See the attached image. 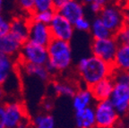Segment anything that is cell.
Masks as SVG:
<instances>
[{"mask_svg":"<svg viewBox=\"0 0 129 128\" xmlns=\"http://www.w3.org/2000/svg\"><path fill=\"white\" fill-rule=\"evenodd\" d=\"M75 69L82 83L88 88L96 82L111 76L114 71L112 65L92 55L79 59Z\"/></svg>","mask_w":129,"mask_h":128,"instance_id":"1","label":"cell"},{"mask_svg":"<svg viewBox=\"0 0 129 128\" xmlns=\"http://www.w3.org/2000/svg\"><path fill=\"white\" fill-rule=\"evenodd\" d=\"M48 60L47 64L51 75L68 71L73 65V50L69 41L52 39L47 46Z\"/></svg>","mask_w":129,"mask_h":128,"instance_id":"2","label":"cell"},{"mask_svg":"<svg viewBox=\"0 0 129 128\" xmlns=\"http://www.w3.org/2000/svg\"><path fill=\"white\" fill-rule=\"evenodd\" d=\"M48 60L47 47L27 40L22 43L17 56V62L23 64L47 66Z\"/></svg>","mask_w":129,"mask_h":128,"instance_id":"3","label":"cell"},{"mask_svg":"<svg viewBox=\"0 0 129 128\" xmlns=\"http://www.w3.org/2000/svg\"><path fill=\"white\" fill-rule=\"evenodd\" d=\"M109 31L115 35L123 26H125L124 6L116 3H108L102 6L98 15Z\"/></svg>","mask_w":129,"mask_h":128,"instance_id":"4","label":"cell"},{"mask_svg":"<svg viewBox=\"0 0 129 128\" xmlns=\"http://www.w3.org/2000/svg\"><path fill=\"white\" fill-rule=\"evenodd\" d=\"M95 113V128H112L119 124V115L109 100L96 101L93 107Z\"/></svg>","mask_w":129,"mask_h":128,"instance_id":"5","label":"cell"},{"mask_svg":"<svg viewBox=\"0 0 129 128\" xmlns=\"http://www.w3.org/2000/svg\"><path fill=\"white\" fill-rule=\"evenodd\" d=\"M5 105V128H17L18 125L29 117L23 102L13 100L4 102Z\"/></svg>","mask_w":129,"mask_h":128,"instance_id":"6","label":"cell"},{"mask_svg":"<svg viewBox=\"0 0 129 128\" xmlns=\"http://www.w3.org/2000/svg\"><path fill=\"white\" fill-rule=\"evenodd\" d=\"M119 44L113 37L101 40H92L91 44V55L112 65Z\"/></svg>","mask_w":129,"mask_h":128,"instance_id":"7","label":"cell"},{"mask_svg":"<svg viewBox=\"0 0 129 128\" xmlns=\"http://www.w3.org/2000/svg\"><path fill=\"white\" fill-rule=\"evenodd\" d=\"M114 82V88L109 100L119 116H124L129 113V85L125 82Z\"/></svg>","mask_w":129,"mask_h":128,"instance_id":"8","label":"cell"},{"mask_svg":"<svg viewBox=\"0 0 129 128\" xmlns=\"http://www.w3.org/2000/svg\"><path fill=\"white\" fill-rule=\"evenodd\" d=\"M52 39L69 41L73 39L75 34L74 24L71 23L68 20L64 18L62 15L56 12L50 23L48 24Z\"/></svg>","mask_w":129,"mask_h":128,"instance_id":"9","label":"cell"},{"mask_svg":"<svg viewBox=\"0 0 129 128\" xmlns=\"http://www.w3.org/2000/svg\"><path fill=\"white\" fill-rule=\"evenodd\" d=\"M28 40L41 46H48V43L52 40V36L48 24L37 22L30 18Z\"/></svg>","mask_w":129,"mask_h":128,"instance_id":"10","label":"cell"},{"mask_svg":"<svg viewBox=\"0 0 129 128\" xmlns=\"http://www.w3.org/2000/svg\"><path fill=\"white\" fill-rule=\"evenodd\" d=\"M56 12L74 24L76 20L84 16L85 6L77 0H67L56 8Z\"/></svg>","mask_w":129,"mask_h":128,"instance_id":"11","label":"cell"},{"mask_svg":"<svg viewBox=\"0 0 129 128\" xmlns=\"http://www.w3.org/2000/svg\"><path fill=\"white\" fill-rule=\"evenodd\" d=\"M29 16L19 14L10 19V29L9 33L14 36L21 43L26 42L29 39Z\"/></svg>","mask_w":129,"mask_h":128,"instance_id":"12","label":"cell"},{"mask_svg":"<svg viewBox=\"0 0 129 128\" xmlns=\"http://www.w3.org/2000/svg\"><path fill=\"white\" fill-rule=\"evenodd\" d=\"M17 72H22L28 77H33L41 82H46L52 78L47 66L23 64L17 62Z\"/></svg>","mask_w":129,"mask_h":128,"instance_id":"13","label":"cell"},{"mask_svg":"<svg viewBox=\"0 0 129 128\" xmlns=\"http://www.w3.org/2000/svg\"><path fill=\"white\" fill-rule=\"evenodd\" d=\"M114 80L111 76H109L90 87L94 100L96 101L109 100L114 88Z\"/></svg>","mask_w":129,"mask_h":128,"instance_id":"14","label":"cell"},{"mask_svg":"<svg viewBox=\"0 0 129 128\" xmlns=\"http://www.w3.org/2000/svg\"><path fill=\"white\" fill-rule=\"evenodd\" d=\"M17 72V59L0 54V84L4 85Z\"/></svg>","mask_w":129,"mask_h":128,"instance_id":"15","label":"cell"},{"mask_svg":"<svg viewBox=\"0 0 129 128\" xmlns=\"http://www.w3.org/2000/svg\"><path fill=\"white\" fill-rule=\"evenodd\" d=\"M93 101H95L91 90L88 87L78 88L75 94L72 98V106L75 111L82 110L85 108L92 106Z\"/></svg>","mask_w":129,"mask_h":128,"instance_id":"16","label":"cell"},{"mask_svg":"<svg viewBox=\"0 0 129 128\" xmlns=\"http://www.w3.org/2000/svg\"><path fill=\"white\" fill-rule=\"evenodd\" d=\"M22 45L20 41L8 32L0 37V54L15 58L20 52Z\"/></svg>","mask_w":129,"mask_h":128,"instance_id":"17","label":"cell"},{"mask_svg":"<svg viewBox=\"0 0 129 128\" xmlns=\"http://www.w3.org/2000/svg\"><path fill=\"white\" fill-rule=\"evenodd\" d=\"M50 89L53 94L56 97L73 98L76 90H78V87L75 82H70V81L56 80L51 82Z\"/></svg>","mask_w":129,"mask_h":128,"instance_id":"18","label":"cell"},{"mask_svg":"<svg viewBox=\"0 0 129 128\" xmlns=\"http://www.w3.org/2000/svg\"><path fill=\"white\" fill-rule=\"evenodd\" d=\"M75 125L77 128H95V113L93 107L75 111Z\"/></svg>","mask_w":129,"mask_h":128,"instance_id":"19","label":"cell"},{"mask_svg":"<svg viewBox=\"0 0 129 128\" xmlns=\"http://www.w3.org/2000/svg\"><path fill=\"white\" fill-rule=\"evenodd\" d=\"M112 66L114 70L129 72V44L119 45Z\"/></svg>","mask_w":129,"mask_h":128,"instance_id":"20","label":"cell"},{"mask_svg":"<svg viewBox=\"0 0 129 128\" xmlns=\"http://www.w3.org/2000/svg\"><path fill=\"white\" fill-rule=\"evenodd\" d=\"M90 32L91 34L92 40H101V39H107L114 36L109 31V29L105 26L99 16L95 17L92 22H91Z\"/></svg>","mask_w":129,"mask_h":128,"instance_id":"21","label":"cell"},{"mask_svg":"<svg viewBox=\"0 0 129 128\" xmlns=\"http://www.w3.org/2000/svg\"><path fill=\"white\" fill-rule=\"evenodd\" d=\"M31 119V128H55L56 121L50 113H40Z\"/></svg>","mask_w":129,"mask_h":128,"instance_id":"22","label":"cell"},{"mask_svg":"<svg viewBox=\"0 0 129 128\" xmlns=\"http://www.w3.org/2000/svg\"><path fill=\"white\" fill-rule=\"evenodd\" d=\"M55 14H56V9H49V10H44V11H36L33 12L29 17L30 19L37 22H42L45 24H49L50 22L52 21L53 17H54Z\"/></svg>","mask_w":129,"mask_h":128,"instance_id":"23","label":"cell"},{"mask_svg":"<svg viewBox=\"0 0 129 128\" xmlns=\"http://www.w3.org/2000/svg\"><path fill=\"white\" fill-rule=\"evenodd\" d=\"M16 4L18 6V9L23 15L30 16L34 12L33 0H16Z\"/></svg>","mask_w":129,"mask_h":128,"instance_id":"24","label":"cell"},{"mask_svg":"<svg viewBox=\"0 0 129 128\" xmlns=\"http://www.w3.org/2000/svg\"><path fill=\"white\" fill-rule=\"evenodd\" d=\"M114 38L119 45L129 44V27L123 26L114 35Z\"/></svg>","mask_w":129,"mask_h":128,"instance_id":"25","label":"cell"},{"mask_svg":"<svg viewBox=\"0 0 129 128\" xmlns=\"http://www.w3.org/2000/svg\"><path fill=\"white\" fill-rule=\"evenodd\" d=\"M33 9L36 11H44L55 9L53 0H33Z\"/></svg>","mask_w":129,"mask_h":128,"instance_id":"26","label":"cell"},{"mask_svg":"<svg viewBox=\"0 0 129 128\" xmlns=\"http://www.w3.org/2000/svg\"><path fill=\"white\" fill-rule=\"evenodd\" d=\"M74 28H75V30H78V31L88 32L90 31V29H91V22L85 16L81 17L75 22Z\"/></svg>","mask_w":129,"mask_h":128,"instance_id":"27","label":"cell"},{"mask_svg":"<svg viewBox=\"0 0 129 128\" xmlns=\"http://www.w3.org/2000/svg\"><path fill=\"white\" fill-rule=\"evenodd\" d=\"M10 29V19L3 13L0 14V37L9 32Z\"/></svg>","mask_w":129,"mask_h":128,"instance_id":"28","label":"cell"},{"mask_svg":"<svg viewBox=\"0 0 129 128\" xmlns=\"http://www.w3.org/2000/svg\"><path fill=\"white\" fill-rule=\"evenodd\" d=\"M53 108H54V103H53L51 99H46L42 101V109L44 112L50 113Z\"/></svg>","mask_w":129,"mask_h":128,"instance_id":"29","label":"cell"},{"mask_svg":"<svg viewBox=\"0 0 129 128\" xmlns=\"http://www.w3.org/2000/svg\"><path fill=\"white\" fill-rule=\"evenodd\" d=\"M88 6H89L90 11H91L93 14H95V15H97V16L99 15L101 9H102V6L96 2H91V4H89Z\"/></svg>","mask_w":129,"mask_h":128,"instance_id":"30","label":"cell"},{"mask_svg":"<svg viewBox=\"0 0 129 128\" xmlns=\"http://www.w3.org/2000/svg\"><path fill=\"white\" fill-rule=\"evenodd\" d=\"M0 128H5V105L0 104Z\"/></svg>","mask_w":129,"mask_h":128,"instance_id":"31","label":"cell"},{"mask_svg":"<svg viewBox=\"0 0 129 128\" xmlns=\"http://www.w3.org/2000/svg\"><path fill=\"white\" fill-rule=\"evenodd\" d=\"M124 18H125V25L129 27V4L124 7Z\"/></svg>","mask_w":129,"mask_h":128,"instance_id":"32","label":"cell"},{"mask_svg":"<svg viewBox=\"0 0 129 128\" xmlns=\"http://www.w3.org/2000/svg\"><path fill=\"white\" fill-rule=\"evenodd\" d=\"M6 96H7V94H6L4 86L0 84V104H1V103H4Z\"/></svg>","mask_w":129,"mask_h":128,"instance_id":"33","label":"cell"},{"mask_svg":"<svg viewBox=\"0 0 129 128\" xmlns=\"http://www.w3.org/2000/svg\"><path fill=\"white\" fill-rule=\"evenodd\" d=\"M53 1H54L55 9H56V7H58L61 4H63V3H64V1H67V0H53Z\"/></svg>","mask_w":129,"mask_h":128,"instance_id":"34","label":"cell"},{"mask_svg":"<svg viewBox=\"0 0 129 128\" xmlns=\"http://www.w3.org/2000/svg\"><path fill=\"white\" fill-rule=\"evenodd\" d=\"M92 2H96L98 3V4L101 5V6H105L106 4H108L109 3V0H92Z\"/></svg>","mask_w":129,"mask_h":128,"instance_id":"35","label":"cell"},{"mask_svg":"<svg viewBox=\"0 0 129 128\" xmlns=\"http://www.w3.org/2000/svg\"><path fill=\"white\" fill-rule=\"evenodd\" d=\"M77 1H79V2H80L81 4H83V6H88L89 4H91V3L92 2V0H77Z\"/></svg>","mask_w":129,"mask_h":128,"instance_id":"36","label":"cell"},{"mask_svg":"<svg viewBox=\"0 0 129 128\" xmlns=\"http://www.w3.org/2000/svg\"><path fill=\"white\" fill-rule=\"evenodd\" d=\"M5 9V0H0V14L3 13Z\"/></svg>","mask_w":129,"mask_h":128,"instance_id":"37","label":"cell"},{"mask_svg":"<svg viewBox=\"0 0 129 128\" xmlns=\"http://www.w3.org/2000/svg\"><path fill=\"white\" fill-rule=\"evenodd\" d=\"M126 82L129 85V72H126Z\"/></svg>","mask_w":129,"mask_h":128,"instance_id":"38","label":"cell"},{"mask_svg":"<svg viewBox=\"0 0 129 128\" xmlns=\"http://www.w3.org/2000/svg\"><path fill=\"white\" fill-rule=\"evenodd\" d=\"M112 128H125V127H124V126H122V125H121V124H117V125H116V126H114V127H112Z\"/></svg>","mask_w":129,"mask_h":128,"instance_id":"39","label":"cell"}]
</instances>
